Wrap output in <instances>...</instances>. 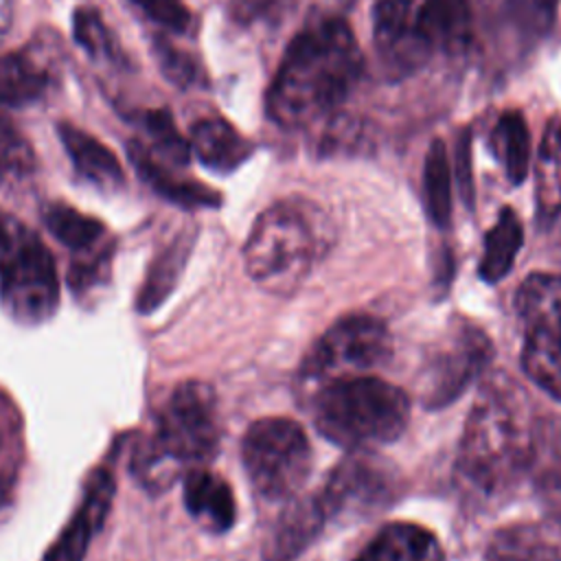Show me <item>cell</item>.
Segmentation results:
<instances>
[{"label": "cell", "mask_w": 561, "mask_h": 561, "mask_svg": "<svg viewBox=\"0 0 561 561\" xmlns=\"http://www.w3.org/2000/svg\"><path fill=\"white\" fill-rule=\"evenodd\" d=\"M362 68V50L346 20L322 18L305 26L270 83L267 116L285 129L329 116L351 94Z\"/></svg>", "instance_id": "6da1fadb"}, {"label": "cell", "mask_w": 561, "mask_h": 561, "mask_svg": "<svg viewBox=\"0 0 561 561\" xmlns=\"http://www.w3.org/2000/svg\"><path fill=\"white\" fill-rule=\"evenodd\" d=\"M533 423L524 397L508 379H493L465 423L456 473L482 500L506 497L528 473Z\"/></svg>", "instance_id": "7a4b0ae2"}, {"label": "cell", "mask_w": 561, "mask_h": 561, "mask_svg": "<svg viewBox=\"0 0 561 561\" xmlns=\"http://www.w3.org/2000/svg\"><path fill=\"white\" fill-rule=\"evenodd\" d=\"M219 445V414L215 390L197 379L182 381L164 403L156 432L131 458V469L149 491H164L182 467H199Z\"/></svg>", "instance_id": "3957f363"}, {"label": "cell", "mask_w": 561, "mask_h": 561, "mask_svg": "<svg viewBox=\"0 0 561 561\" xmlns=\"http://www.w3.org/2000/svg\"><path fill=\"white\" fill-rule=\"evenodd\" d=\"M318 432L346 449H366L394 440L410 419L405 390L373 375L329 381L313 394Z\"/></svg>", "instance_id": "277c9868"}, {"label": "cell", "mask_w": 561, "mask_h": 561, "mask_svg": "<svg viewBox=\"0 0 561 561\" xmlns=\"http://www.w3.org/2000/svg\"><path fill=\"white\" fill-rule=\"evenodd\" d=\"M327 248L324 219L307 202L283 199L265 208L245 241L243 261L252 280L287 296Z\"/></svg>", "instance_id": "5b68a950"}, {"label": "cell", "mask_w": 561, "mask_h": 561, "mask_svg": "<svg viewBox=\"0 0 561 561\" xmlns=\"http://www.w3.org/2000/svg\"><path fill=\"white\" fill-rule=\"evenodd\" d=\"M0 305L20 324H42L59 305L50 250L24 221L4 210H0Z\"/></svg>", "instance_id": "8992f818"}, {"label": "cell", "mask_w": 561, "mask_h": 561, "mask_svg": "<svg viewBox=\"0 0 561 561\" xmlns=\"http://www.w3.org/2000/svg\"><path fill=\"white\" fill-rule=\"evenodd\" d=\"M241 460L252 489L263 500L287 502L311 473V445L305 430L285 416L254 421L241 440Z\"/></svg>", "instance_id": "52a82bcc"}, {"label": "cell", "mask_w": 561, "mask_h": 561, "mask_svg": "<svg viewBox=\"0 0 561 561\" xmlns=\"http://www.w3.org/2000/svg\"><path fill=\"white\" fill-rule=\"evenodd\" d=\"M390 355V333L383 320L368 313H351L331 324L307 351L300 379L324 386L335 379L366 375Z\"/></svg>", "instance_id": "ba28073f"}, {"label": "cell", "mask_w": 561, "mask_h": 561, "mask_svg": "<svg viewBox=\"0 0 561 561\" xmlns=\"http://www.w3.org/2000/svg\"><path fill=\"white\" fill-rule=\"evenodd\" d=\"M401 476L392 462L366 449H351L316 491L327 519L368 517L394 502L401 491Z\"/></svg>", "instance_id": "9c48e42d"}, {"label": "cell", "mask_w": 561, "mask_h": 561, "mask_svg": "<svg viewBox=\"0 0 561 561\" xmlns=\"http://www.w3.org/2000/svg\"><path fill=\"white\" fill-rule=\"evenodd\" d=\"M493 355L489 335L471 324L458 322L445 340H440L423 364L421 403L438 410L456 401L471 381L486 368Z\"/></svg>", "instance_id": "30bf717a"}, {"label": "cell", "mask_w": 561, "mask_h": 561, "mask_svg": "<svg viewBox=\"0 0 561 561\" xmlns=\"http://www.w3.org/2000/svg\"><path fill=\"white\" fill-rule=\"evenodd\" d=\"M412 20V0H377L373 7L375 46L392 75L414 70L430 55L416 37Z\"/></svg>", "instance_id": "8fae6325"}, {"label": "cell", "mask_w": 561, "mask_h": 561, "mask_svg": "<svg viewBox=\"0 0 561 561\" xmlns=\"http://www.w3.org/2000/svg\"><path fill=\"white\" fill-rule=\"evenodd\" d=\"M528 473L541 508L561 526V416L535 419Z\"/></svg>", "instance_id": "7c38bea8"}, {"label": "cell", "mask_w": 561, "mask_h": 561, "mask_svg": "<svg viewBox=\"0 0 561 561\" xmlns=\"http://www.w3.org/2000/svg\"><path fill=\"white\" fill-rule=\"evenodd\" d=\"M327 524L318 495L291 497L263 543V561H296Z\"/></svg>", "instance_id": "4fadbf2b"}, {"label": "cell", "mask_w": 561, "mask_h": 561, "mask_svg": "<svg viewBox=\"0 0 561 561\" xmlns=\"http://www.w3.org/2000/svg\"><path fill=\"white\" fill-rule=\"evenodd\" d=\"M127 158L131 162V167L136 169V173L147 182V186H151L160 197L184 206V208H215L221 204V195L197 182V180H188L178 175L175 167L164 164L162 160H158L145 142L140 140H129L127 142Z\"/></svg>", "instance_id": "5bb4252c"}, {"label": "cell", "mask_w": 561, "mask_h": 561, "mask_svg": "<svg viewBox=\"0 0 561 561\" xmlns=\"http://www.w3.org/2000/svg\"><path fill=\"white\" fill-rule=\"evenodd\" d=\"M182 497L188 515L208 533H226L237 517V504L230 484L206 469L204 465L191 467L184 473Z\"/></svg>", "instance_id": "9a60e30c"}, {"label": "cell", "mask_w": 561, "mask_h": 561, "mask_svg": "<svg viewBox=\"0 0 561 561\" xmlns=\"http://www.w3.org/2000/svg\"><path fill=\"white\" fill-rule=\"evenodd\" d=\"M59 140L64 151L68 153L75 171L96 186L99 191L112 193L118 191L125 184V173L121 167V160L116 153L103 145L96 136L90 131L72 125V123H61L57 127Z\"/></svg>", "instance_id": "2e32d148"}, {"label": "cell", "mask_w": 561, "mask_h": 561, "mask_svg": "<svg viewBox=\"0 0 561 561\" xmlns=\"http://www.w3.org/2000/svg\"><path fill=\"white\" fill-rule=\"evenodd\" d=\"M421 44L432 50H460L471 39L469 0H425L412 20Z\"/></svg>", "instance_id": "e0dca14e"}, {"label": "cell", "mask_w": 561, "mask_h": 561, "mask_svg": "<svg viewBox=\"0 0 561 561\" xmlns=\"http://www.w3.org/2000/svg\"><path fill=\"white\" fill-rule=\"evenodd\" d=\"M188 145L191 153L215 173H232L254 151L252 142L219 116L197 121L191 129Z\"/></svg>", "instance_id": "ac0fdd59"}, {"label": "cell", "mask_w": 561, "mask_h": 561, "mask_svg": "<svg viewBox=\"0 0 561 561\" xmlns=\"http://www.w3.org/2000/svg\"><path fill=\"white\" fill-rule=\"evenodd\" d=\"M355 561H445L434 533L419 524H386L355 557Z\"/></svg>", "instance_id": "d6986e66"}, {"label": "cell", "mask_w": 561, "mask_h": 561, "mask_svg": "<svg viewBox=\"0 0 561 561\" xmlns=\"http://www.w3.org/2000/svg\"><path fill=\"white\" fill-rule=\"evenodd\" d=\"M484 561H561V535L537 522L504 526L489 541Z\"/></svg>", "instance_id": "ffe728a7"}, {"label": "cell", "mask_w": 561, "mask_h": 561, "mask_svg": "<svg viewBox=\"0 0 561 561\" xmlns=\"http://www.w3.org/2000/svg\"><path fill=\"white\" fill-rule=\"evenodd\" d=\"M515 309L526 333L561 337V274H530L517 289Z\"/></svg>", "instance_id": "44dd1931"}, {"label": "cell", "mask_w": 561, "mask_h": 561, "mask_svg": "<svg viewBox=\"0 0 561 561\" xmlns=\"http://www.w3.org/2000/svg\"><path fill=\"white\" fill-rule=\"evenodd\" d=\"M50 85V72L28 50L0 55V107H24L39 101Z\"/></svg>", "instance_id": "7402d4cb"}, {"label": "cell", "mask_w": 561, "mask_h": 561, "mask_svg": "<svg viewBox=\"0 0 561 561\" xmlns=\"http://www.w3.org/2000/svg\"><path fill=\"white\" fill-rule=\"evenodd\" d=\"M191 234H180L178 239H173L156 259L153 263L149 265L147 270V276L140 285V291H138V300H136V309L140 313H149L153 309H158L167 296L173 291L182 270H184V263L188 259V252H191Z\"/></svg>", "instance_id": "603a6c76"}, {"label": "cell", "mask_w": 561, "mask_h": 561, "mask_svg": "<svg viewBox=\"0 0 561 561\" xmlns=\"http://www.w3.org/2000/svg\"><path fill=\"white\" fill-rule=\"evenodd\" d=\"M524 241V228L519 217L513 208H502L493 228L484 237V252L478 265L480 278L486 283L502 280L511 267L513 261L522 248Z\"/></svg>", "instance_id": "cb8c5ba5"}, {"label": "cell", "mask_w": 561, "mask_h": 561, "mask_svg": "<svg viewBox=\"0 0 561 561\" xmlns=\"http://www.w3.org/2000/svg\"><path fill=\"white\" fill-rule=\"evenodd\" d=\"M491 145L495 156L502 160L506 178L513 184H522L530 171V131L526 125V118L517 110L504 112L493 131H491Z\"/></svg>", "instance_id": "d4e9b609"}, {"label": "cell", "mask_w": 561, "mask_h": 561, "mask_svg": "<svg viewBox=\"0 0 561 561\" xmlns=\"http://www.w3.org/2000/svg\"><path fill=\"white\" fill-rule=\"evenodd\" d=\"M522 368L543 392L561 401V337L546 333H526L522 348Z\"/></svg>", "instance_id": "484cf974"}, {"label": "cell", "mask_w": 561, "mask_h": 561, "mask_svg": "<svg viewBox=\"0 0 561 561\" xmlns=\"http://www.w3.org/2000/svg\"><path fill=\"white\" fill-rule=\"evenodd\" d=\"M42 219L48 228V232L64 243L70 250L77 252H88L90 248H94L101 237L105 234V226L96 219L90 217L68 204H48L42 213Z\"/></svg>", "instance_id": "4316f807"}, {"label": "cell", "mask_w": 561, "mask_h": 561, "mask_svg": "<svg viewBox=\"0 0 561 561\" xmlns=\"http://www.w3.org/2000/svg\"><path fill=\"white\" fill-rule=\"evenodd\" d=\"M423 197L430 219L445 228L451 217V171L447 149L440 138L432 140L423 164Z\"/></svg>", "instance_id": "83f0119b"}, {"label": "cell", "mask_w": 561, "mask_h": 561, "mask_svg": "<svg viewBox=\"0 0 561 561\" xmlns=\"http://www.w3.org/2000/svg\"><path fill=\"white\" fill-rule=\"evenodd\" d=\"M537 202L543 217L561 213V123L548 125L537 167Z\"/></svg>", "instance_id": "f1b7e54d"}, {"label": "cell", "mask_w": 561, "mask_h": 561, "mask_svg": "<svg viewBox=\"0 0 561 561\" xmlns=\"http://www.w3.org/2000/svg\"><path fill=\"white\" fill-rule=\"evenodd\" d=\"M72 35H75V42L94 61H101V64H121L123 61V50H121L118 39L96 9H92V7L75 9Z\"/></svg>", "instance_id": "f546056e"}, {"label": "cell", "mask_w": 561, "mask_h": 561, "mask_svg": "<svg viewBox=\"0 0 561 561\" xmlns=\"http://www.w3.org/2000/svg\"><path fill=\"white\" fill-rule=\"evenodd\" d=\"M145 131L151 140V147H147L158 160H162L169 167H186L191 158V145L188 140L178 131L173 116L169 110H149L145 112Z\"/></svg>", "instance_id": "4dcf8cb0"}, {"label": "cell", "mask_w": 561, "mask_h": 561, "mask_svg": "<svg viewBox=\"0 0 561 561\" xmlns=\"http://www.w3.org/2000/svg\"><path fill=\"white\" fill-rule=\"evenodd\" d=\"M35 169V151L20 129L0 110V186L26 178Z\"/></svg>", "instance_id": "1f68e13d"}, {"label": "cell", "mask_w": 561, "mask_h": 561, "mask_svg": "<svg viewBox=\"0 0 561 561\" xmlns=\"http://www.w3.org/2000/svg\"><path fill=\"white\" fill-rule=\"evenodd\" d=\"M99 533L96 524L83 508L77 506L70 522L64 526L55 543L44 554V561H83L92 537Z\"/></svg>", "instance_id": "d6a6232c"}, {"label": "cell", "mask_w": 561, "mask_h": 561, "mask_svg": "<svg viewBox=\"0 0 561 561\" xmlns=\"http://www.w3.org/2000/svg\"><path fill=\"white\" fill-rule=\"evenodd\" d=\"M561 0H506V15L522 37H543L557 15Z\"/></svg>", "instance_id": "836d02e7"}, {"label": "cell", "mask_w": 561, "mask_h": 561, "mask_svg": "<svg viewBox=\"0 0 561 561\" xmlns=\"http://www.w3.org/2000/svg\"><path fill=\"white\" fill-rule=\"evenodd\" d=\"M114 493H116V480H114L112 469L105 465L96 467L85 480L79 508H83L88 513V517L96 524L99 530L107 519V513L114 502Z\"/></svg>", "instance_id": "e575fe53"}, {"label": "cell", "mask_w": 561, "mask_h": 561, "mask_svg": "<svg viewBox=\"0 0 561 561\" xmlns=\"http://www.w3.org/2000/svg\"><path fill=\"white\" fill-rule=\"evenodd\" d=\"M153 57H156L162 75L173 85L188 88V85H193L197 81V64H195V59L186 50L173 46L169 39L156 37V42H153Z\"/></svg>", "instance_id": "d590c367"}, {"label": "cell", "mask_w": 561, "mask_h": 561, "mask_svg": "<svg viewBox=\"0 0 561 561\" xmlns=\"http://www.w3.org/2000/svg\"><path fill=\"white\" fill-rule=\"evenodd\" d=\"M147 18L171 33H186L193 15L182 0H131Z\"/></svg>", "instance_id": "8d00e7d4"}, {"label": "cell", "mask_w": 561, "mask_h": 561, "mask_svg": "<svg viewBox=\"0 0 561 561\" xmlns=\"http://www.w3.org/2000/svg\"><path fill=\"white\" fill-rule=\"evenodd\" d=\"M107 259L105 252L96 259H90V261H83V263H75L70 274H68V280L72 285V289L79 294V291H90L92 287L101 285L107 276Z\"/></svg>", "instance_id": "74e56055"}, {"label": "cell", "mask_w": 561, "mask_h": 561, "mask_svg": "<svg viewBox=\"0 0 561 561\" xmlns=\"http://www.w3.org/2000/svg\"><path fill=\"white\" fill-rule=\"evenodd\" d=\"M456 173L458 184L462 191V197L467 204H473V178H471V134L469 129H462L456 140Z\"/></svg>", "instance_id": "f35d334b"}, {"label": "cell", "mask_w": 561, "mask_h": 561, "mask_svg": "<svg viewBox=\"0 0 561 561\" xmlns=\"http://www.w3.org/2000/svg\"><path fill=\"white\" fill-rule=\"evenodd\" d=\"M13 482H15V471L13 469H0V506L4 502H9L11 491H13Z\"/></svg>", "instance_id": "ab89813d"}, {"label": "cell", "mask_w": 561, "mask_h": 561, "mask_svg": "<svg viewBox=\"0 0 561 561\" xmlns=\"http://www.w3.org/2000/svg\"><path fill=\"white\" fill-rule=\"evenodd\" d=\"M13 20V0H0V42L4 39Z\"/></svg>", "instance_id": "60d3db41"}]
</instances>
